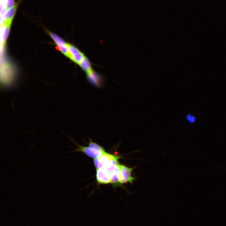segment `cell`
I'll return each instance as SVG.
<instances>
[{
	"instance_id": "obj_1",
	"label": "cell",
	"mask_w": 226,
	"mask_h": 226,
	"mask_svg": "<svg viewBox=\"0 0 226 226\" xmlns=\"http://www.w3.org/2000/svg\"><path fill=\"white\" fill-rule=\"evenodd\" d=\"M119 180L121 183L123 185L124 183L128 182L132 184L136 178L132 175V173L136 166L129 168L120 164H119Z\"/></svg>"
},
{
	"instance_id": "obj_2",
	"label": "cell",
	"mask_w": 226,
	"mask_h": 226,
	"mask_svg": "<svg viewBox=\"0 0 226 226\" xmlns=\"http://www.w3.org/2000/svg\"><path fill=\"white\" fill-rule=\"evenodd\" d=\"M77 146L78 148L75 150V151L82 152L88 156L94 159L100 157L105 152H102L88 147L84 146L78 144Z\"/></svg>"
},
{
	"instance_id": "obj_3",
	"label": "cell",
	"mask_w": 226,
	"mask_h": 226,
	"mask_svg": "<svg viewBox=\"0 0 226 226\" xmlns=\"http://www.w3.org/2000/svg\"><path fill=\"white\" fill-rule=\"evenodd\" d=\"M22 1L23 0H19L13 6L7 10L3 19L1 20V25L4 22L12 23L18 7Z\"/></svg>"
},
{
	"instance_id": "obj_4",
	"label": "cell",
	"mask_w": 226,
	"mask_h": 226,
	"mask_svg": "<svg viewBox=\"0 0 226 226\" xmlns=\"http://www.w3.org/2000/svg\"><path fill=\"white\" fill-rule=\"evenodd\" d=\"M96 178L99 184H105L110 183V175L103 169H96Z\"/></svg>"
},
{
	"instance_id": "obj_5",
	"label": "cell",
	"mask_w": 226,
	"mask_h": 226,
	"mask_svg": "<svg viewBox=\"0 0 226 226\" xmlns=\"http://www.w3.org/2000/svg\"><path fill=\"white\" fill-rule=\"evenodd\" d=\"M120 157H121L120 156L112 154L105 152L100 157L98 158V169H103L105 165L109 161Z\"/></svg>"
},
{
	"instance_id": "obj_6",
	"label": "cell",
	"mask_w": 226,
	"mask_h": 226,
	"mask_svg": "<svg viewBox=\"0 0 226 226\" xmlns=\"http://www.w3.org/2000/svg\"><path fill=\"white\" fill-rule=\"evenodd\" d=\"M116 168L110 174V183L113 186L116 187L118 186H123L119 180V164Z\"/></svg>"
},
{
	"instance_id": "obj_7",
	"label": "cell",
	"mask_w": 226,
	"mask_h": 226,
	"mask_svg": "<svg viewBox=\"0 0 226 226\" xmlns=\"http://www.w3.org/2000/svg\"><path fill=\"white\" fill-rule=\"evenodd\" d=\"M11 23H4L1 26V42L3 45L8 35Z\"/></svg>"
},
{
	"instance_id": "obj_8",
	"label": "cell",
	"mask_w": 226,
	"mask_h": 226,
	"mask_svg": "<svg viewBox=\"0 0 226 226\" xmlns=\"http://www.w3.org/2000/svg\"><path fill=\"white\" fill-rule=\"evenodd\" d=\"M121 157L117 158L110 160L105 165L103 169L110 174L117 167L119 163L118 160Z\"/></svg>"
},
{
	"instance_id": "obj_9",
	"label": "cell",
	"mask_w": 226,
	"mask_h": 226,
	"mask_svg": "<svg viewBox=\"0 0 226 226\" xmlns=\"http://www.w3.org/2000/svg\"><path fill=\"white\" fill-rule=\"evenodd\" d=\"M88 77L90 82L95 86L100 87L101 85L100 78L92 71L87 74Z\"/></svg>"
},
{
	"instance_id": "obj_10",
	"label": "cell",
	"mask_w": 226,
	"mask_h": 226,
	"mask_svg": "<svg viewBox=\"0 0 226 226\" xmlns=\"http://www.w3.org/2000/svg\"><path fill=\"white\" fill-rule=\"evenodd\" d=\"M79 64L87 74L90 73L92 71L90 63L88 59L85 56L84 57L83 59Z\"/></svg>"
},
{
	"instance_id": "obj_11",
	"label": "cell",
	"mask_w": 226,
	"mask_h": 226,
	"mask_svg": "<svg viewBox=\"0 0 226 226\" xmlns=\"http://www.w3.org/2000/svg\"><path fill=\"white\" fill-rule=\"evenodd\" d=\"M88 147L102 152H105L104 148L102 146L93 142L91 139H90L88 143Z\"/></svg>"
},
{
	"instance_id": "obj_12",
	"label": "cell",
	"mask_w": 226,
	"mask_h": 226,
	"mask_svg": "<svg viewBox=\"0 0 226 226\" xmlns=\"http://www.w3.org/2000/svg\"><path fill=\"white\" fill-rule=\"evenodd\" d=\"M186 118L188 121L190 123H193L195 122L196 121V117L190 114H187L186 116Z\"/></svg>"
},
{
	"instance_id": "obj_13",
	"label": "cell",
	"mask_w": 226,
	"mask_h": 226,
	"mask_svg": "<svg viewBox=\"0 0 226 226\" xmlns=\"http://www.w3.org/2000/svg\"><path fill=\"white\" fill-rule=\"evenodd\" d=\"M15 3L14 0H7V10L13 6Z\"/></svg>"
}]
</instances>
